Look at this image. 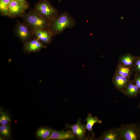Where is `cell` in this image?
<instances>
[{
    "label": "cell",
    "instance_id": "cell-1",
    "mask_svg": "<svg viewBox=\"0 0 140 140\" xmlns=\"http://www.w3.org/2000/svg\"><path fill=\"white\" fill-rule=\"evenodd\" d=\"M74 18L67 12L58 15L49 21L48 29L53 36L61 33L67 28H72L75 25Z\"/></svg>",
    "mask_w": 140,
    "mask_h": 140
},
{
    "label": "cell",
    "instance_id": "cell-2",
    "mask_svg": "<svg viewBox=\"0 0 140 140\" xmlns=\"http://www.w3.org/2000/svg\"><path fill=\"white\" fill-rule=\"evenodd\" d=\"M23 16L26 24L33 30L48 29L49 21L34 11L27 12Z\"/></svg>",
    "mask_w": 140,
    "mask_h": 140
},
{
    "label": "cell",
    "instance_id": "cell-3",
    "mask_svg": "<svg viewBox=\"0 0 140 140\" xmlns=\"http://www.w3.org/2000/svg\"><path fill=\"white\" fill-rule=\"evenodd\" d=\"M34 12L49 21L58 15V11L47 0H43L37 4Z\"/></svg>",
    "mask_w": 140,
    "mask_h": 140
},
{
    "label": "cell",
    "instance_id": "cell-4",
    "mask_svg": "<svg viewBox=\"0 0 140 140\" xmlns=\"http://www.w3.org/2000/svg\"><path fill=\"white\" fill-rule=\"evenodd\" d=\"M121 140H140L137 124H123L120 127Z\"/></svg>",
    "mask_w": 140,
    "mask_h": 140
},
{
    "label": "cell",
    "instance_id": "cell-5",
    "mask_svg": "<svg viewBox=\"0 0 140 140\" xmlns=\"http://www.w3.org/2000/svg\"><path fill=\"white\" fill-rule=\"evenodd\" d=\"M27 2L24 3L16 1H11L8 8L7 16L15 17L23 13L28 8Z\"/></svg>",
    "mask_w": 140,
    "mask_h": 140
},
{
    "label": "cell",
    "instance_id": "cell-6",
    "mask_svg": "<svg viewBox=\"0 0 140 140\" xmlns=\"http://www.w3.org/2000/svg\"><path fill=\"white\" fill-rule=\"evenodd\" d=\"M47 47L44 43L36 38L24 42L23 50L26 53L29 54L38 52Z\"/></svg>",
    "mask_w": 140,
    "mask_h": 140
},
{
    "label": "cell",
    "instance_id": "cell-7",
    "mask_svg": "<svg viewBox=\"0 0 140 140\" xmlns=\"http://www.w3.org/2000/svg\"><path fill=\"white\" fill-rule=\"evenodd\" d=\"M65 128L70 129L78 140L88 139V137L86 136L87 130L86 125L81 122L80 118L78 119L76 123L74 124H66Z\"/></svg>",
    "mask_w": 140,
    "mask_h": 140
},
{
    "label": "cell",
    "instance_id": "cell-8",
    "mask_svg": "<svg viewBox=\"0 0 140 140\" xmlns=\"http://www.w3.org/2000/svg\"><path fill=\"white\" fill-rule=\"evenodd\" d=\"M28 26L26 24L19 23L15 29L16 35L24 43L30 40L31 37V33Z\"/></svg>",
    "mask_w": 140,
    "mask_h": 140
},
{
    "label": "cell",
    "instance_id": "cell-9",
    "mask_svg": "<svg viewBox=\"0 0 140 140\" xmlns=\"http://www.w3.org/2000/svg\"><path fill=\"white\" fill-rule=\"evenodd\" d=\"M96 140H121L120 127L112 128L104 131Z\"/></svg>",
    "mask_w": 140,
    "mask_h": 140
},
{
    "label": "cell",
    "instance_id": "cell-10",
    "mask_svg": "<svg viewBox=\"0 0 140 140\" xmlns=\"http://www.w3.org/2000/svg\"><path fill=\"white\" fill-rule=\"evenodd\" d=\"M76 137L71 130L66 131L53 130L47 140H64L74 139Z\"/></svg>",
    "mask_w": 140,
    "mask_h": 140
},
{
    "label": "cell",
    "instance_id": "cell-11",
    "mask_svg": "<svg viewBox=\"0 0 140 140\" xmlns=\"http://www.w3.org/2000/svg\"><path fill=\"white\" fill-rule=\"evenodd\" d=\"M33 32L36 38L44 43L48 44L52 41L53 36L48 29L33 30Z\"/></svg>",
    "mask_w": 140,
    "mask_h": 140
},
{
    "label": "cell",
    "instance_id": "cell-12",
    "mask_svg": "<svg viewBox=\"0 0 140 140\" xmlns=\"http://www.w3.org/2000/svg\"><path fill=\"white\" fill-rule=\"evenodd\" d=\"M84 121L86 122V126L87 130L89 132L88 137V139L91 140L90 136V134L91 137L93 139L95 137V134L93 130V125L95 123L101 124L102 123V121L97 117L94 116L90 113H89Z\"/></svg>",
    "mask_w": 140,
    "mask_h": 140
},
{
    "label": "cell",
    "instance_id": "cell-13",
    "mask_svg": "<svg viewBox=\"0 0 140 140\" xmlns=\"http://www.w3.org/2000/svg\"><path fill=\"white\" fill-rule=\"evenodd\" d=\"M140 93V89L134 83L133 80H130L124 88L123 94L131 97H137Z\"/></svg>",
    "mask_w": 140,
    "mask_h": 140
},
{
    "label": "cell",
    "instance_id": "cell-14",
    "mask_svg": "<svg viewBox=\"0 0 140 140\" xmlns=\"http://www.w3.org/2000/svg\"><path fill=\"white\" fill-rule=\"evenodd\" d=\"M130 79L115 73L112 78V82L116 88L122 93L123 89Z\"/></svg>",
    "mask_w": 140,
    "mask_h": 140
},
{
    "label": "cell",
    "instance_id": "cell-15",
    "mask_svg": "<svg viewBox=\"0 0 140 140\" xmlns=\"http://www.w3.org/2000/svg\"><path fill=\"white\" fill-rule=\"evenodd\" d=\"M134 73V67L125 66L118 63L116 68L115 74L130 79Z\"/></svg>",
    "mask_w": 140,
    "mask_h": 140
},
{
    "label": "cell",
    "instance_id": "cell-16",
    "mask_svg": "<svg viewBox=\"0 0 140 140\" xmlns=\"http://www.w3.org/2000/svg\"><path fill=\"white\" fill-rule=\"evenodd\" d=\"M135 56L129 53L120 55L119 57L118 63L123 65L134 67Z\"/></svg>",
    "mask_w": 140,
    "mask_h": 140
},
{
    "label": "cell",
    "instance_id": "cell-17",
    "mask_svg": "<svg viewBox=\"0 0 140 140\" xmlns=\"http://www.w3.org/2000/svg\"><path fill=\"white\" fill-rule=\"evenodd\" d=\"M53 131L51 128H43L38 130L37 134L41 139L47 140L51 136Z\"/></svg>",
    "mask_w": 140,
    "mask_h": 140
},
{
    "label": "cell",
    "instance_id": "cell-18",
    "mask_svg": "<svg viewBox=\"0 0 140 140\" xmlns=\"http://www.w3.org/2000/svg\"><path fill=\"white\" fill-rule=\"evenodd\" d=\"M12 0H0V12L3 15L7 16L9 5Z\"/></svg>",
    "mask_w": 140,
    "mask_h": 140
},
{
    "label": "cell",
    "instance_id": "cell-19",
    "mask_svg": "<svg viewBox=\"0 0 140 140\" xmlns=\"http://www.w3.org/2000/svg\"><path fill=\"white\" fill-rule=\"evenodd\" d=\"M0 132L5 137H8L10 134V130L9 127L6 125H2L0 127Z\"/></svg>",
    "mask_w": 140,
    "mask_h": 140
},
{
    "label": "cell",
    "instance_id": "cell-20",
    "mask_svg": "<svg viewBox=\"0 0 140 140\" xmlns=\"http://www.w3.org/2000/svg\"><path fill=\"white\" fill-rule=\"evenodd\" d=\"M134 69V73H140V55L135 56Z\"/></svg>",
    "mask_w": 140,
    "mask_h": 140
},
{
    "label": "cell",
    "instance_id": "cell-21",
    "mask_svg": "<svg viewBox=\"0 0 140 140\" xmlns=\"http://www.w3.org/2000/svg\"><path fill=\"white\" fill-rule=\"evenodd\" d=\"M10 121L7 114L4 113H1L0 117V123L2 125H6Z\"/></svg>",
    "mask_w": 140,
    "mask_h": 140
},
{
    "label": "cell",
    "instance_id": "cell-22",
    "mask_svg": "<svg viewBox=\"0 0 140 140\" xmlns=\"http://www.w3.org/2000/svg\"><path fill=\"white\" fill-rule=\"evenodd\" d=\"M133 80L137 86L140 89V73H134Z\"/></svg>",
    "mask_w": 140,
    "mask_h": 140
},
{
    "label": "cell",
    "instance_id": "cell-23",
    "mask_svg": "<svg viewBox=\"0 0 140 140\" xmlns=\"http://www.w3.org/2000/svg\"><path fill=\"white\" fill-rule=\"evenodd\" d=\"M137 125L138 131L140 136V122L137 124Z\"/></svg>",
    "mask_w": 140,
    "mask_h": 140
},
{
    "label": "cell",
    "instance_id": "cell-24",
    "mask_svg": "<svg viewBox=\"0 0 140 140\" xmlns=\"http://www.w3.org/2000/svg\"><path fill=\"white\" fill-rule=\"evenodd\" d=\"M12 1H19L21 2L26 3L27 2L25 0H12Z\"/></svg>",
    "mask_w": 140,
    "mask_h": 140
},
{
    "label": "cell",
    "instance_id": "cell-25",
    "mask_svg": "<svg viewBox=\"0 0 140 140\" xmlns=\"http://www.w3.org/2000/svg\"><path fill=\"white\" fill-rule=\"evenodd\" d=\"M137 108L139 109H140V102L138 104Z\"/></svg>",
    "mask_w": 140,
    "mask_h": 140
}]
</instances>
